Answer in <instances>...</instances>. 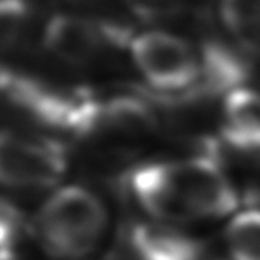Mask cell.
Instances as JSON below:
<instances>
[{"instance_id":"cell-1","label":"cell","mask_w":260,"mask_h":260,"mask_svg":"<svg viewBox=\"0 0 260 260\" xmlns=\"http://www.w3.org/2000/svg\"><path fill=\"white\" fill-rule=\"evenodd\" d=\"M128 189L151 219L176 225L220 219L239 207L231 177L206 157L143 164L129 174Z\"/></svg>"},{"instance_id":"cell-6","label":"cell","mask_w":260,"mask_h":260,"mask_svg":"<svg viewBox=\"0 0 260 260\" xmlns=\"http://www.w3.org/2000/svg\"><path fill=\"white\" fill-rule=\"evenodd\" d=\"M128 245L135 260H202L204 257L198 239L179 225L156 219L133 225Z\"/></svg>"},{"instance_id":"cell-12","label":"cell","mask_w":260,"mask_h":260,"mask_svg":"<svg viewBox=\"0 0 260 260\" xmlns=\"http://www.w3.org/2000/svg\"><path fill=\"white\" fill-rule=\"evenodd\" d=\"M73 2H94V0H73Z\"/></svg>"},{"instance_id":"cell-11","label":"cell","mask_w":260,"mask_h":260,"mask_svg":"<svg viewBox=\"0 0 260 260\" xmlns=\"http://www.w3.org/2000/svg\"><path fill=\"white\" fill-rule=\"evenodd\" d=\"M128 4L139 15L161 18L179 14L181 10L187 9L192 4V0H128Z\"/></svg>"},{"instance_id":"cell-8","label":"cell","mask_w":260,"mask_h":260,"mask_svg":"<svg viewBox=\"0 0 260 260\" xmlns=\"http://www.w3.org/2000/svg\"><path fill=\"white\" fill-rule=\"evenodd\" d=\"M225 244L234 260H260V211H242L231 219Z\"/></svg>"},{"instance_id":"cell-9","label":"cell","mask_w":260,"mask_h":260,"mask_svg":"<svg viewBox=\"0 0 260 260\" xmlns=\"http://www.w3.org/2000/svg\"><path fill=\"white\" fill-rule=\"evenodd\" d=\"M220 15L234 35L260 48V0H220Z\"/></svg>"},{"instance_id":"cell-7","label":"cell","mask_w":260,"mask_h":260,"mask_svg":"<svg viewBox=\"0 0 260 260\" xmlns=\"http://www.w3.org/2000/svg\"><path fill=\"white\" fill-rule=\"evenodd\" d=\"M220 133L240 151H260V93L252 88H234L220 110Z\"/></svg>"},{"instance_id":"cell-5","label":"cell","mask_w":260,"mask_h":260,"mask_svg":"<svg viewBox=\"0 0 260 260\" xmlns=\"http://www.w3.org/2000/svg\"><path fill=\"white\" fill-rule=\"evenodd\" d=\"M115 39L103 25L75 15L55 17L43 37L48 52L75 65L96 60Z\"/></svg>"},{"instance_id":"cell-3","label":"cell","mask_w":260,"mask_h":260,"mask_svg":"<svg viewBox=\"0 0 260 260\" xmlns=\"http://www.w3.org/2000/svg\"><path fill=\"white\" fill-rule=\"evenodd\" d=\"M129 58L149 85L169 93L189 90L204 70V61L191 43L161 30H148L133 37Z\"/></svg>"},{"instance_id":"cell-2","label":"cell","mask_w":260,"mask_h":260,"mask_svg":"<svg viewBox=\"0 0 260 260\" xmlns=\"http://www.w3.org/2000/svg\"><path fill=\"white\" fill-rule=\"evenodd\" d=\"M108 211L90 189L67 186L55 191L39 209L31 232L50 260H86L103 242Z\"/></svg>"},{"instance_id":"cell-10","label":"cell","mask_w":260,"mask_h":260,"mask_svg":"<svg viewBox=\"0 0 260 260\" xmlns=\"http://www.w3.org/2000/svg\"><path fill=\"white\" fill-rule=\"evenodd\" d=\"M23 236V219L12 202L0 198V260H15Z\"/></svg>"},{"instance_id":"cell-4","label":"cell","mask_w":260,"mask_h":260,"mask_svg":"<svg viewBox=\"0 0 260 260\" xmlns=\"http://www.w3.org/2000/svg\"><path fill=\"white\" fill-rule=\"evenodd\" d=\"M65 173V154L47 138L0 131V186L42 189L53 186Z\"/></svg>"}]
</instances>
